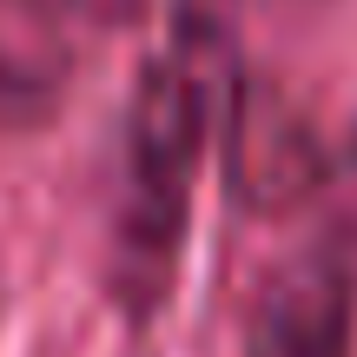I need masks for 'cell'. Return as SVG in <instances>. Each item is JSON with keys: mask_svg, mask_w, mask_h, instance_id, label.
<instances>
[{"mask_svg": "<svg viewBox=\"0 0 357 357\" xmlns=\"http://www.w3.org/2000/svg\"><path fill=\"white\" fill-rule=\"evenodd\" d=\"M238 106V13L231 0H172L159 53L139 66L113 153L106 284L132 318L172 298L205 153Z\"/></svg>", "mask_w": 357, "mask_h": 357, "instance_id": "1", "label": "cell"}, {"mask_svg": "<svg viewBox=\"0 0 357 357\" xmlns=\"http://www.w3.org/2000/svg\"><path fill=\"white\" fill-rule=\"evenodd\" d=\"M245 357H357V225H337L265 271Z\"/></svg>", "mask_w": 357, "mask_h": 357, "instance_id": "2", "label": "cell"}]
</instances>
